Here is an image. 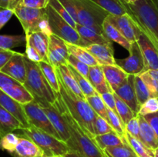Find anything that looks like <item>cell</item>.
<instances>
[{
  "label": "cell",
  "mask_w": 158,
  "mask_h": 157,
  "mask_svg": "<svg viewBox=\"0 0 158 157\" xmlns=\"http://www.w3.org/2000/svg\"><path fill=\"white\" fill-rule=\"evenodd\" d=\"M125 139L128 144L132 147L137 156L139 157H154V151L148 149L140 140L132 136L126 132L124 135Z\"/></svg>",
  "instance_id": "cell-35"
},
{
  "label": "cell",
  "mask_w": 158,
  "mask_h": 157,
  "mask_svg": "<svg viewBox=\"0 0 158 157\" xmlns=\"http://www.w3.org/2000/svg\"><path fill=\"white\" fill-rule=\"evenodd\" d=\"M106 19L131 43L137 41L141 33L140 29L128 13L123 15L109 14Z\"/></svg>",
  "instance_id": "cell-13"
},
{
  "label": "cell",
  "mask_w": 158,
  "mask_h": 157,
  "mask_svg": "<svg viewBox=\"0 0 158 157\" xmlns=\"http://www.w3.org/2000/svg\"><path fill=\"white\" fill-rule=\"evenodd\" d=\"M0 89L23 105L34 100L33 95L23 84L2 72H0Z\"/></svg>",
  "instance_id": "cell-10"
},
{
  "label": "cell",
  "mask_w": 158,
  "mask_h": 157,
  "mask_svg": "<svg viewBox=\"0 0 158 157\" xmlns=\"http://www.w3.org/2000/svg\"><path fill=\"white\" fill-rule=\"evenodd\" d=\"M143 118L149 123L158 136V112L143 115Z\"/></svg>",
  "instance_id": "cell-51"
},
{
  "label": "cell",
  "mask_w": 158,
  "mask_h": 157,
  "mask_svg": "<svg viewBox=\"0 0 158 157\" xmlns=\"http://www.w3.org/2000/svg\"><path fill=\"white\" fill-rule=\"evenodd\" d=\"M67 64L73 67L77 72H80L81 75H83L85 78L88 79V75H89V66H87L86 63L83 62L80 60L77 59L76 57L69 54L67 59Z\"/></svg>",
  "instance_id": "cell-47"
},
{
  "label": "cell",
  "mask_w": 158,
  "mask_h": 157,
  "mask_svg": "<svg viewBox=\"0 0 158 157\" xmlns=\"http://www.w3.org/2000/svg\"><path fill=\"white\" fill-rule=\"evenodd\" d=\"M134 86H135V92L136 95H137V101H138L140 107V106L143 103H144L148 99L151 98V94H150L147 86L139 75H135V77H134Z\"/></svg>",
  "instance_id": "cell-40"
},
{
  "label": "cell",
  "mask_w": 158,
  "mask_h": 157,
  "mask_svg": "<svg viewBox=\"0 0 158 157\" xmlns=\"http://www.w3.org/2000/svg\"><path fill=\"white\" fill-rule=\"evenodd\" d=\"M20 135L26 137L35 143L44 152L45 155H57L62 157L69 151V147L62 140L38 129L33 126L19 129Z\"/></svg>",
  "instance_id": "cell-6"
},
{
  "label": "cell",
  "mask_w": 158,
  "mask_h": 157,
  "mask_svg": "<svg viewBox=\"0 0 158 157\" xmlns=\"http://www.w3.org/2000/svg\"><path fill=\"white\" fill-rule=\"evenodd\" d=\"M47 55L49 62L55 68L67 65L69 53L66 42L54 34L49 35Z\"/></svg>",
  "instance_id": "cell-14"
},
{
  "label": "cell",
  "mask_w": 158,
  "mask_h": 157,
  "mask_svg": "<svg viewBox=\"0 0 158 157\" xmlns=\"http://www.w3.org/2000/svg\"><path fill=\"white\" fill-rule=\"evenodd\" d=\"M76 29L80 34V36L87 42L89 45L91 44H108L110 43L107 38L105 37L104 35L98 33L95 31L92 30L89 28L83 26L82 25L77 23L76 26Z\"/></svg>",
  "instance_id": "cell-29"
},
{
  "label": "cell",
  "mask_w": 158,
  "mask_h": 157,
  "mask_svg": "<svg viewBox=\"0 0 158 157\" xmlns=\"http://www.w3.org/2000/svg\"><path fill=\"white\" fill-rule=\"evenodd\" d=\"M23 128L24 126L13 115L0 106V138Z\"/></svg>",
  "instance_id": "cell-26"
},
{
  "label": "cell",
  "mask_w": 158,
  "mask_h": 157,
  "mask_svg": "<svg viewBox=\"0 0 158 157\" xmlns=\"http://www.w3.org/2000/svg\"><path fill=\"white\" fill-rule=\"evenodd\" d=\"M13 15L14 12L12 9L0 8V29L10 20Z\"/></svg>",
  "instance_id": "cell-50"
},
{
  "label": "cell",
  "mask_w": 158,
  "mask_h": 157,
  "mask_svg": "<svg viewBox=\"0 0 158 157\" xmlns=\"http://www.w3.org/2000/svg\"><path fill=\"white\" fill-rule=\"evenodd\" d=\"M0 106L13 115L25 128L30 126L29 119L23 108V105L17 102L0 89Z\"/></svg>",
  "instance_id": "cell-19"
},
{
  "label": "cell",
  "mask_w": 158,
  "mask_h": 157,
  "mask_svg": "<svg viewBox=\"0 0 158 157\" xmlns=\"http://www.w3.org/2000/svg\"><path fill=\"white\" fill-rule=\"evenodd\" d=\"M107 11L110 14L114 15H123L127 13L126 8L120 0H91Z\"/></svg>",
  "instance_id": "cell-33"
},
{
  "label": "cell",
  "mask_w": 158,
  "mask_h": 157,
  "mask_svg": "<svg viewBox=\"0 0 158 157\" xmlns=\"http://www.w3.org/2000/svg\"><path fill=\"white\" fill-rule=\"evenodd\" d=\"M154 157H158V151L157 150L154 151Z\"/></svg>",
  "instance_id": "cell-56"
},
{
  "label": "cell",
  "mask_w": 158,
  "mask_h": 157,
  "mask_svg": "<svg viewBox=\"0 0 158 157\" xmlns=\"http://www.w3.org/2000/svg\"><path fill=\"white\" fill-rule=\"evenodd\" d=\"M129 56L123 59H116V65L129 75H137L145 71L144 59L137 42L131 43Z\"/></svg>",
  "instance_id": "cell-12"
},
{
  "label": "cell",
  "mask_w": 158,
  "mask_h": 157,
  "mask_svg": "<svg viewBox=\"0 0 158 157\" xmlns=\"http://www.w3.org/2000/svg\"><path fill=\"white\" fill-rule=\"evenodd\" d=\"M139 75L148 87L151 96L158 98V69H148Z\"/></svg>",
  "instance_id": "cell-32"
},
{
  "label": "cell",
  "mask_w": 158,
  "mask_h": 157,
  "mask_svg": "<svg viewBox=\"0 0 158 157\" xmlns=\"http://www.w3.org/2000/svg\"><path fill=\"white\" fill-rule=\"evenodd\" d=\"M48 21L52 34L60 37L65 42L70 44L77 45L82 47H87L89 43L85 41L75 28L68 24L52 7L48 5L46 8Z\"/></svg>",
  "instance_id": "cell-8"
},
{
  "label": "cell",
  "mask_w": 158,
  "mask_h": 157,
  "mask_svg": "<svg viewBox=\"0 0 158 157\" xmlns=\"http://www.w3.org/2000/svg\"><path fill=\"white\" fill-rule=\"evenodd\" d=\"M135 157H139V156H135Z\"/></svg>",
  "instance_id": "cell-59"
},
{
  "label": "cell",
  "mask_w": 158,
  "mask_h": 157,
  "mask_svg": "<svg viewBox=\"0 0 158 157\" xmlns=\"http://www.w3.org/2000/svg\"><path fill=\"white\" fill-rule=\"evenodd\" d=\"M58 78L60 86V90L58 94L61 97L66 109L69 111L70 115L83 128V129L91 137L94 138L95 134H94V123L97 114L94 112L86 99L80 98L75 95L63 83L59 75Z\"/></svg>",
  "instance_id": "cell-3"
},
{
  "label": "cell",
  "mask_w": 158,
  "mask_h": 157,
  "mask_svg": "<svg viewBox=\"0 0 158 157\" xmlns=\"http://www.w3.org/2000/svg\"><path fill=\"white\" fill-rule=\"evenodd\" d=\"M57 75H59L63 83L67 86L69 89H70L75 95L79 96L80 98L86 99V97L83 95L81 89L79 86L75 76L73 74L72 71L69 69V66L67 65H61L59 67L56 68Z\"/></svg>",
  "instance_id": "cell-25"
},
{
  "label": "cell",
  "mask_w": 158,
  "mask_h": 157,
  "mask_svg": "<svg viewBox=\"0 0 158 157\" xmlns=\"http://www.w3.org/2000/svg\"><path fill=\"white\" fill-rule=\"evenodd\" d=\"M17 0H0V8L12 9Z\"/></svg>",
  "instance_id": "cell-53"
},
{
  "label": "cell",
  "mask_w": 158,
  "mask_h": 157,
  "mask_svg": "<svg viewBox=\"0 0 158 157\" xmlns=\"http://www.w3.org/2000/svg\"><path fill=\"white\" fill-rule=\"evenodd\" d=\"M49 2V0H17L12 10L17 6H24L32 9H46Z\"/></svg>",
  "instance_id": "cell-46"
},
{
  "label": "cell",
  "mask_w": 158,
  "mask_h": 157,
  "mask_svg": "<svg viewBox=\"0 0 158 157\" xmlns=\"http://www.w3.org/2000/svg\"><path fill=\"white\" fill-rule=\"evenodd\" d=\"M137 42L144 59L145 70L158 69V49L157 46L142 32Z\"/></svg>",
  "instance_id": "cell-16"
},
{
  "label": "cell",
  "mask_w": 158,
  "mask_h": 157,
  "mask_svg": "<svg viewBox=\"0 0 158 157\" xmlns=\"http://www.w3.org/2000/svg\"><path fill=\"white\" fill-rule=\"evenodd\" d=\"M0 72L15 78L22 84H24L26 78L25 54L15 52Z\"/></svg>",
  "instance_id": "cell-15"
},
{
  "label": "cell",
  "mask_w": 158,
  "mask_h": 157,
  "mask_svg": "<svg viewBox=\"0 0 158 157\" xmlns=\"http://www.w3.org/2000/svg\"><path fill=\"white\" fill-rule=\"evenodd\" d=\"M68 66H69L70 70L72 71L73 75L75 76L76 80H77L79 86H80V88L81 89L82 92H83V95H85V97H86H86L91 96V95H94V94L97 93L96 90L94 89V88L93 87V86L91 85V83H89V81L87 79V78H85L83 75H81L80 72H77V71L73 67H72L71 66H69V64H68Z\"/></svg>",
  "instance_id": "cell-39"
},
{
  "label": "cell",
  "mask_w": 158,
  "mask_h": 157,
  "mask_svg": "<svg viewBox=\"0 0 158 157\" xmlns=\"http://www.w3.org/2000/svg\"><path fill=\"white\" fill-rule=\"evenodd\" d=\"M43 157H60V156H57V155H44Z\"/></svg>",
  "instance_id": "cell-57"
},
{
  "label": "cell",
  "mask_w": 158,
  "mask_h": 157,
  "mask_svg": "<svg viewBox=\"0 0 158 157\" xmlns=\"http://www.w3.org/2000/svg\"><path fill=\"white\" fill-rule=\"evenodd\" d=\"M23 108L31 126H35L60 139L58 132L53 127L50 120L35 99L31 103L23 105Z\"/></svg>",
  "instance_id": "cell-9"
},
{
  "label": "cell",
  "mask_w": 158,
  "mask_h": 157,
  "mask_svg": "<svg viewBox=\"0 0 158 157\" xmlns=\"http://www.w3.org/2000/svg\"><path fill=\"white\" fill-rule=\"evenodd\" d=\"M85 49L94 57L100 66L116 65L112 42L108 44H91Z\"/></svg>",
  "instance_id": "cell-18"
},
{
  "label": "cell",
  "mask_w": 158,
  "mask_h": 157,
  "mask_svg": "<svg viewBox=\"0 0 158 157\" xmlns=\"http://www.w3.org/2000/svg\"><path fill=\"white\" fill-rule=\"evenodd\" d=\"M13 12L23 27L25 35L36 32H43L49 35L52 34L46 9L17 6L13 9Z\"/></svg>",
  "instance_id": "cell-5"
},
{
  "label": "cell",
  "mask_w": 158,
  "mask_h": 157,
  "mask_svg": "<svg viewBox=\"0 0 158 157\" xmlns=\"http://www.w3.org/2000/svg\"><path fill=\"white\" fill-rule=\"evenodd\" d=\"M125 129L127 132L140 140V123L138 115H136L127 123Z\"/></svg>",
  "instance_id": "cell-48"
},
{
  "label": "cell",
  "mask_w": 158,
  "mask_h": 157,
  "mask_svg": "<svg viewBox=\"0 0 158 157\" xmlns=\"http://www.w3.org/2000/svg\"><path fill=\"white\" fill-rule=\"evenodd\" d=\"M56 103L61 111L70 133V138L66 143L69 151L76 152L81 157H107L104 151L97 144L94 138L91 137L70 115L59 94Z\"/></svg>",
  "instance_id": "cell-1"
},
{
  "label": "cell",
  "mask_w": 158,
  "mask_h": 157,
  "mask_svg": "<svg viewBox=\"0 0 158 157\" xmlns=\"http://www.w3.org/2000/svg\"><path fill=\"white\" fill-rule=\"evenodd\" d=\"M38 65L51 87L58 94L60 90V86L56 68L53 66H52L49 62L46 61L40 62H38Z\"/></svg>",
  "instance_id": "cell-31"
},
{
  "label": "cell",
  "mask_w": 158,
  "mask_h": 157,
  "mask_svg": "<svg viewBox=\"0 0 158 157\" xmlns=\"http://www.w3.org/2000/svg\"><path fill=\"white\" fill-rule=\"evenodd\" d=\"M37 103L40 104L43 110L46 114L49 119L50 120L51 123L55 128L56 132H58L60 137V139L64 143H66L70 138V133H69V129L67 127L66 121L63 118L61 113V111L57 106L56 103H51L42 99H35Z\"/></svg>",
  "instance_id": "cell-11"
},
{
  "label": "cell",
  "mask_w": 158,
  "mask_h": 157,
  "mask_svg": "<svg viewBox=\"0 0 158 157\" xmlns=\"http://www.w3.org/2000/svg\"><path fill=\"white\" fill-rule=\"evenodd\" d=\"M138 115L140 123V140L148 148L155 151L158 148V136L143 115Z\"/></svg>",
  "instance_id": "cell-24"
},
{
  "label": "cell",
  "mask_w": 158,
  "mask_h": 157,
  "mask_svg": "<svg viewBox=\"0 0 158 157\" xmlns=\"http://www.w3.org/2000/svg\"><path fill=\"white\" fill-rule=\"evenodd\" d=\"M88 80L94 88L96 92H98L100 95L105 92H113L112 89H110L109 84L106 82L103 69L100 65L96 66H89Z\"/></svg>",
  "instance_id": "cell-23"
},
{
  "label": "cell",
  "mask_w": 158,
  "mask_h": 157,
  "mask_svg": "<svg viewBox=\"0 0 158 157\" xmlns=\"http://www.w3.org/2000/svg\"><path fill=\"white\" fill-rule=\"evenodd\" d=\"M94 140L102 150H104L106 148L120 146L126 143L125 137L120 135L115 131L103 135H96Z\"/></svg>",
  "instance_id": "cell-28"
},
{
  "label": "cell",
  "mask_w": 158,
  "mask_h": 157,
  "mask_svg": "<svg viewBox=\"0 0 158 157\" xmlns=\"http://www.w3.org/2000/svg\"><path fill=\"white\" fill-rule=\"evenodd\" d=\"M120 1L140 31L158 49V0H137L134 3Z\"/></svg>",
  "instance_id": "cell-2"
},
{
  "label": "cell",
  "mask_w": 158,
  "mask_h": 157,
  "mask_svg": "<svg viewBox=\"0 0 158 157\" xmlns=\"http://www.w3.org/2000/svg\"><path fill=\"white\" fill-rule=\"evenodd\" d=\"M26 46H30L38 53L42 61L49 62L48 60V46L49 35L40 32H32L26 35Z\"/></svg>",
  "instance_id": "cell-20"
},
{
  "label": "cell",
  "mask_w": 158,
  "mask_h": 157,
  "mask_svg": "<svg viewBox=\"0 0 158 157\" xmlns=\"http://www.w3.org/2000/svg\"><path fill=\"white\" fill-rule=\"evenodd\" d=\"M158 112V98L151 97L140 106L137 115H146Z\"/></svg>",
  "instance_id": "cell-45"
},
{
  "label": "cell",
  "mask_w": 158,
  "mask_h": 157,
  "mask_svg": "<svg viewBox=\"0 0 158 157\" xmlns=\"http://www.w3.org/2000/svg\"><path fill=\"white\" fill-rule=\"evenodd\" d=\"M19 135V143L11 155L13 157H43L44 152L34 142L26 137Z\"/></svg>",
  "instance_id": "cell-21"
},
{
  "label": "cell",
  "mask_w": 158,
  "mask_h": 157,
  "mask_svg": "<svg viewBox=\"0 0 158 157\" xmlns=\"http://www.w3.org/2000/svg\"><path fill=\"white\" fill-rule=\"evenodd\" d=\"M107 115H108V122L112 126L116 132L119 134L121 136H124L126 133V129L123 125V122L120 119V116L117 113L111 110L110 109L107 107Z\"/></svg>",
  "instance_id": "cell-42"
},
{
  "label": "cell",
  "mask_w": 158,
  "mask_h": 157,
  "mask_svg": "<svg viewBox=\"0 0 158 157\" xmlns=\"http://www.w3.org/2000/svg\"><path fill=\"white\" fill-rule=\"evenodd\" d=\"M15 53V51L12 50V49L0 51V70L6 66V63Z\"/></svg>",
  "instance_id": "cell-52"
},
{
  "label": "cell",
  "mask_w": 158,
  "mask_h": 157,
  "mask_svg": "<svg viewBox=\"0 0 158 157\" xmlns=\"http://www.w3.org/2000/svg\"><path fill=\"white\" fill-rule=\"evenodd\" d=\"M86 100L97 115L103 117L106 121H108L107 106L105 104V103L102 99L101 96L98 92L91 95V96L86 97Z\"/></svg>",
  "instance_id": "cell-38"
},
{
  "label": "cell",
  "mask_w": 158,
  "mask_h": 157,
  "mask_svg": "<svg viewBox=\"0 0 158 157\" xmlns=\"http://www.w3.org/2000/svg\"><path fill=\"white\" fill-rule=\"evenodd\" d=\"M26 35H0V51L26 45Z\"/></svg>",
  "instance_id": "cell-34"
},
{
  "label": "cell",
  "mask_w": 158,
  "mask_h": 157,
  "mask_svg": "<svg viewBox=\"0 0 158 157\" xmlns=\"http://www.w3.org/2000/svg\"><path fill=\"white\" fill-rule=\"evenodd\" d=\"M134 75H129L124 83L115 91V93L124 101L133 111L137 115L140 105L137 101L134 86Z\"/></svg>",
  "instance_id": "cell-17"
},
{
  "label": "cell",
  "mask_w": 158,
  "mask_h": 157,
  "mask_svg": "<svg viewBox=\"0 0 158 157\" xmlns=\"http://www.w3.org/2000/svg\"><path fill=\"white\" fill-rule=\"evenodd\" d=\"M123 1L125 2H127V3H134V2H135L137 0H123Z\"/></svg>",
  "instance_id": "cell-55"
},
{
  "label": "cell",
  "mask_w": 158,
  "mask_h": 157,
  "mask_svg": "<svg viewBox=\"0 0 158 157\" xmlns=\"http://www.w3.org/2000/svg\"><path fill=\"white\" fill-rule=\"evenodd\" d=\"M94 134L96 135H103V134L109 133V132H114V129L110 126L108 121H106L103 117L97 115L94 123Z\"/></svg>",
  "instance_id": "cell-44"
},
{
  "label": "cell",
  "mask_w": 158,
  "mask_h": 157,
  "mask_svg": "<svg viewBox=\"0 0 158 157\" xmlns=\"http://www.w3.org/2000/svg\"><path fill=\"white\" fill-rule=\"evenodd\" d=\"M156 150H157V151H158V148H157V149H156Z\"/></svg>",
  "instance_id": "cell-58"
},
{
  "label": "cell",
  "mask_w": 158,
  "mask_h": 157,
  "mask_svg": "<svg viewBox=\"0 0 158 157\" xmlns=\"http://www.w3.org/2000/svg\"><path fill=\"white\" fill-rule=\"evenodd\" d=\"M103 35L111 42H117V44L123 46L125 49L129 52L131 46V42H130L110 22L105 19L103 23Z\"/></svg>",
  "instance_id": "cell-27"
},
{
  "label": "cell",
  "mask_w": 158,
  "mask_h": 157,
  "mask_svg": "<svg viewBox=\"0 0 158 157\" xmlns=\"http://www.w3.org/2000/svg\"><path fill=\"white\" fill-rule=\"evenodd\" d=\"M104 152L107 157H135L137 156L136 152L131 146L126 143L120 146H113L105 149Z\"/></svg>",
  "instance_id": "cell-36"
},
{
  "label": "cell",
  "mask_w": 158,
  "mask_h": 157,
  "mask_svg": "<svg viewBox=\"0 0 158 157\" xmlns=\"http://www.w3.org/2000/svg\"><path fill=\"white\" fill-rule=\"evenodd\" d=\"M19 139V134L9 132L0 138V149L12 154L15 150Z\"/></svg>",
  "instance_id": "cell-41"
},
{
  "label": "cell",
  "mask_w": 158,
  "mask_h": 157,
  "mask_svg": "<svg viewBox=\"0 0 158 157\" xmlns=\"http://www.w3.org/2000/svg\"><path fill=\"white\" fill-rule=\"evenodd\" d=\"M101 67L106 82L112 89L113 92H115L129 76V74L127 73L117 65L101 66Z\"/></svg>",
  "instance_id": "cell-22"
},
{
  "label": "cell",
  "mask_w": 158,
  "mask_h": 157,
  "mask_svg": "<svg viewBox=\"0 0 158 157\" xmlns=\"http://www.w3.org/2000/svg\"><path fill=\"white\" fill-rule=\"evenodd\" d=\"M114 98H115L116 101V107H117V114L120 116V119L123 122L124 126H126L127 123L133 119L134 117H135L136 115H137L134 111L131 109V108L125 103L124 101L121 99L115 92H114Z\"/></svg>",
  "instance_id": "cell-37"
},
{
  "label": "cell",
  "mask_w": 158,
  "mask_h": 157,
  "mask_svg": "<svg viewBox=\"0 0 158 157\" xmlns=\"http://www.w3.org/2000/svg\"><path fill=\"white\" fill-rule=\"evenodd\" d=\"M77 13L78 24L103 35V23L109 12L91 0H73Z\"/></svg>",
  "instance_id": "cell-7"
},
{
  "label": "cell",
  "mask_w": 158,
  "mask_h": 157,
  "mask_svg": "<svg viewBox=\"0 0 158 157\" xmlns=\"http://www.w3.org/2000/svg\"><path fill=\"white\" fill-rule=\"evenodd\" d=\"M62 157H81V156L79 155L77 153H76V152H73V151H69L67 153H66Z\"/></svg>",
  "instance_id": "cell-54"
},
{
  "label": "cell",
  "mask_w": 158,
  "mask_h": 157,
  "mask_svg": "<svg viewBox=\"0 0 158 157\" xmlns=\"http://www.w3.org/2000/svg\"><path fill=\"white\" fill-rule=\"evenodd\" d=\"M66 45H67L69 53L76 57L77 59L86 63L89 66H96L99 65L94 57L84 47L68 42H66Z\"/></svg>",
  "instance_id": "cell-30"
},
{
  "label": "cell",
  "mask_w": 158,
  "mask_h": 157,
  "mask_svg": "<svg viewBox=\"0 0 158 157\" xmlns=\"http://www.w3.org/2000/svg\"><path fill=\"white\" fill-rule=\"evenodd\" d=\"M102 99L103 100V102L105 103V104L106 105L109 109H110L111 110L114 111L115 113L117 114V107H116V101L115 98H114V92H105V93H103L100 95ZM118 115V114H117Z\"/></svg>",
  "instance_id": "cell-49"
},
{
  "label": "cell",
  "mask_w": 158,
  "mask_h": 157,
  "mask_svg": "<svg viewBox=\"0 0 158 157\" xmlns=\"http://www.w3.org/2000/svg\"><path fill=\"white\" fill-rule=\"evenodd\" d=\"M26 78L23 86L33 95L35 99H42L53 104L58 94L53 90L43 75L38 63L31 61L25 55Z\"/></svg>",
  "instance_id": "cell-4"
},
{
  "label": "cell",
  "mask_w": 158,
  "mask_h": 157,
  "mask_svg": "<svg viewBox=\"0 0 158 157\" xmlns=\"http://www.w3.org/2000/svg\"><path fill=\"white\" fill-rule=\"evenodd\" d=\"M49 5L51 7L53 8L56 10V12L68 23V24L70 25L72 27L75 28L77 26V23L76 22L73 20V18L70 16V15L69 14V12L66 11V9H65L63 6V5L60 2L59 0H49Z\"/></svg>",
  "instance_id": "cell-43"
}]
</instances>
